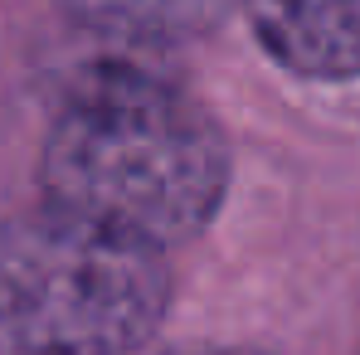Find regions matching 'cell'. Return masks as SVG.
<instances>
[{
  "mask_svg": "<svg viewBox=\"0 0 360 355\" xmlns=\"http://www.w3.org/2000/svg\"><path fill=\"white\" fill-rule=\"evenodd\" d=\"M171 302L156 243L59 205L0 224V351L131 355Z\"/></svg>",
  "mask_w": 360,
  "mask_h": 355,
  "instance_id": "2",
  "label": "cell"
},
{
  "mask_svg": "<svg viewBox=\"0 0 360 355\" xmlns=\"http://www.w3.org/2000/svg\"><path fill=\"white\" fill-rule=\"evenodd\" d=\"M44 200L141 243L200 234L229 185V156L190 98L136 68L88 73L49 127Z\"/></svg>",
  "mask_w": 360,
  "mask_h": 355,
  "instance_id": "1",
  "label": "cell"
},
{
  "mask_svg": "<svg viewBox=\"0 0 360 355\" xmlns=\"http://www.w3.org/2000/svg\"><path fill=\"white\" fill-rule=\"evenodd\" d=\"M63 10L117 39H185L214 30L234 0H59Z\"/></svg>",
  "mask_w": 360,
  "mask_h": 355,
  "instance_id": "4",
  "label": "cell"
},
{
  "mask_svg": "<svg viewBox=\"0 0 360 355\" xmlns=\"http://www.w3.org/2000/svg\"><path fill=\"white\" fill-rule=\"evenodd\" d=\"M253 34L307 78L360 73V0H243Z\"/></svg>",
  "mask_w": 360,
  "mask_h": 355,
  "instance_id": "3",
  "label": "cell"
},
{
  "mask_svg": "<svg viewBox=\"0 0 360 355\" xmlns=\"http://www.w3.org/2000/svg\"><path fill=\"white\" fill-rule=\"evenodd\" d=\"M190 355H253V351H190Z\"/></svg>",
  "mask_w": 360,
  "mask_h": 355,
  "instance_id": "5",
  "label": "cell"
}]
</instances>
